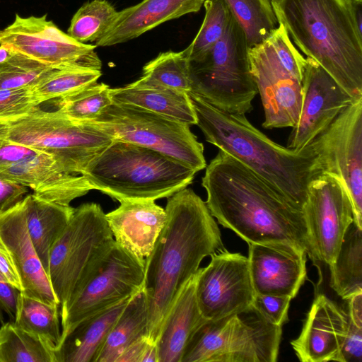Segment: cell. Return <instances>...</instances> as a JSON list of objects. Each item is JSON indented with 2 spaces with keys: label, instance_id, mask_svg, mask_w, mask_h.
Instances as JSON below:
<instances>
[{
  "label": "cell",
  "instance_id": "obj_22",
  "mask_svg": "<svg viewBox=\"0 0 362 362\" xmlns=\"http://www.w3.org/2000/svg\"><path fill=\"white\" fill-rule=\"evenodd\" d=\"M105 214L114 240L145 262L166 219L165 209L154 200H122Z\"/></svg>",
  "mask_w": 362,
  "mask_h": 362
},
{
  "label": "cell",
  "instance_id": "obj_50",
  "mask_svg": "<svg viewBox=\"0 0 362 362\" xmlns=\"http://www.w3.org/2000/svg\"><path fill=\"white\" fill-rule=\"evenodd\" d=\"M13 52L4 45H0V63L6 61L11 57Z\"/></svg>",
  "mask_w": 362,
  "mask_h": 362
},
{
  "label": "cell",
  "instance_id": "obj_17",
  "mask_svg": "<svg viewBox=\"0 0 362 362\" xmlns=\"http://www.w3.org/2000/svg\"><path fill=\"white\" fill-rule=\"evenodd\" d=\"M355 99L318 63L307 57L300 112L287 148L299 150L308 146Z\"/></svg>",
  "mask_w": 362,
  "mask_h": 362
},
{
  "label": "cell",
  "instance_id": "obj_26",
  "mask_svg": "<svg viewBox=\"0 0 362 362\" xmlns=\"http://www.w3.org/2000/svg\"><path fill=\"white\" fill-rule=\"evenodd\" d=\"M112 102L134 105L171 118L187 125L197 124L195 112L188 93L132 83L110 88Z\"/></svg>",
  "mask_w": 362,
  "mask_h": 362
},
{
  "label": "cell",
  "instance_id": "obj_32",
  "mask_svg": "<svg viewBox=\"0 0 362 362\" xmlns=\"http://www.w3.org/2000/svg\"><path fill=\"white\" fill-rule=\"evenodd\" d=\"M132 83L190 92L189 61L185 50L160 52L144 65L141 76Z\"/></svg>",
  "mask_w": 362,
  "mask_h": 362
},
{
  "label": "cell",
  "instance_id": "obj_4",
  "mask_svg": "<svg viewBox=\"0 0 362 362\" xmlns=\"http://www.w3.org/2000/svg\"><path fill=\"white\" fill-rule=\"evenodd\" d=\"M279 23L305 54L355 98L362 96V36L344 0H272Z\"/></svg>",
  "mask_w": 362,
  "mask_h": 362
},
{
  "label": "cell",
  "instance_id": "obj_38",
  "mask_svg": "<svg viewBox=\"0 0 362 362\" xmlns=\"http://www.w3.org/2000/svg\"><path fill=\"white\" fill-rule=\"evenodd\" d=\"M53 68L13 52L0 63V89L31 88Z\"/></svg>",
  "mask_w": 362,
  "mask_h": 362
},
{
  "label": "cell",
  "instance_id": "obj_30",
  "mask_svg": "<svg viewBox=\"0 0 362 362\" xmlns=\"http://www.w3.org/2000/svg\"><path fill=\"white\" fill-rule=\"evenodd\" d=\"M60 305L43 302L20 292L14 320L21 328L52 346L55 350L62 338Z\"/></svg>",
  "mask_w": 362,
  "mask_h": 362
},
{
  "label": "cell",
  "instance_id": "obj_23",
  "mask_svg": "<svg viewBox=\"0 0 362 362\" xmlns=\"http://www.w3.org/2000/svg\"><path fill=\"white\" fill-rule=\"evenodd\" d=\"M205 0H143L118 11L97 47H109L133 40L168 21L196 13Z\"/></svg>",
  "mask_w": 362,
  "mask_h": 362
},
{
  "label": "cell",
  "instance_id": "obj_5",
  "mask_svg": "<svg viewBox=\"0 0 362 362\" xmlns=\"http://www.w3.org/2000/svg\"><path fill=\"white\" fill-rule=\"evenodd\" d=\"M197 173L157 151L114 140L88 163L82 175L93 189L119 202L155 201L186 188Z\"/></svg>",
  "mask_w": 362,
  "mask_h": 362
},
{
  "label": "cell",
  "instance_id": "obj_1",
  "mask_svg": "<svg viewBox=\"0 0 362 362\" xmlns=\"http://www.w3.org/2000/svg\"><path fill=\"white\" fill-rule=\"evenodd\" d=\"M202 185L210 213L224 228L247 243L290 247L314 261L303 211L240 161L219 150Z\"/></svg>",
  "mask_w": 362,
  "mask_h": 362
},
{
  "label": "cell",
  "instance_id": "obj_27",
  "mask_svg": "<svg viewBox=\"0 0 362 362\" xmlns=\"http://www.w3.org/2000/svg\"><path fill=\"white\" fill-rule=\"evenodd\" d=\"M23 202L29 235L47 275L50 250L75 208L42 199L34 194L23 198Z\"/></svg>",
  "mask_w": 362,
  "mask_h": 362
},
{
  "label": "cell",
  "instance_id": "obj_29",
  "mask_svg": "<svg viewBox=\"0 0 362 362\" xmlns=\"http://www.w3.org/2000/svg\"><path fill=\"white\" fill-rule=\"evenodd\" d=\"M330 269L329 285L342 299L362 293V229L353 222L346 230Z\"/></svg>",
  "mask_w": 362,
  "mask_h": 362
},
{
  "label": "cell",
  "instance_id": "obj_3",
  "mask_svg": "<svg viewBox=\"0 0 362 362\" xmlns=\"http://www.w3.org/2000/svg\"><path fill=\"white\" fill-rule=\"evenodd\" d=\"M188 94L196 124L206 140L245 165L303 211L308 185L321 173L310 144L299 150L280 146L255 127L245 115L223 111L193 92Z\"/></svg>",
  "mask_w": 362,
  "mask_h": 362
},
{
  "label": "cell",
  "instance_id": "obj_16",
  "mask_svg": "<svg viewBox=\"0 0 362 362\" xmlns=\"http://www.w3.org/2000/svg\"><path fill=\"white\" fill-rule=\"evenodd\" d=\"M248 54L264 108L263 127H294L302 105V81L281 64L269 38L250 48Z\"/></svg>",
  "mask_w": 362,
  "mask_h": 362
},
{
  "label": "cell",
  "instance_id": "obj_47",
  "mask_svg": "<svg viewBox=\"0 0 362 362\" xmlns=\"http://www.w3.org/2000/svg\"><path fill=\"white\" fill-rule=\"evenodd\" d=\"M0 273L5 279L20 292L23 291L21 280L8 259L0 250Z\"/></svg>",
  "mask_w": 362,
  "mask_h": 362
},
{
  "label": "cell",
  "instance_id": "obj_6",
  "mask_svg": "<svg viewBox=\"0 0 362 362\" xmlns=\"http://www.w3.org/2000/svg\"><path fill=\"white\" fill-rule=\"evenodd\" d=\"M249 49L243 30L231 14L218 41L202 57L188 60L191 92L229 113L251 112L258 92Z\"/></svg>",
  "mask_w": 362,
  "mask_h": 362
},
{
  "label": "cell",
  "instance_id": "obj_44",
  "mask_svg": "<svg viewBox=\"0 0 362 362\" xmlns=\"http://www.w3.org/2000/svg\"><path fill=\"white\" fill-rule=\"evenodd\" d=\"M341 358L342 362L362 361V327L350 320L341 348Z\"/></svg>",
  "mask_w": 362,
  "mask_h": 362
},
{
  "label": "cell",
  "instance_id": "obj_13",
  "mask_svg": "<svg viewBox=\"0 0 362 362\" xmlns=\"http://www.w3.org/2000/svg\"><path fill=\"white\" fill-rule=\"evenodd\" d=\"M47 16L16 13L13 22L0 30V45L49 66L77 64L101 70L95 45L76 40Z\"/></svg>",
  "mask_w": 362,
  "mask_h": 362
},
{
  "label": "cell",
  "instance_id": "obj_8",
  "mask_svg": "<svg viewBox=\"0 0 362 362\" xmlns=\"http://www.w3.org/2000/svg\"><path fill=\"white\" fill-rule=\"evenodd\" d=\"M282 327L269 322L252 305L194 332L181 362H276Z\"/></svg>",
  "mask_w": 362,
  "mask_h": 362
},
{
  "label": "cell",
  "instance_id": "obj_34",
  "mask_svg": "<svg viewBox=\"0 0 362 362\" xmlns=\"http://www.w3.org/2000/svg\"><path fill=\"white\" fill-rule=\"evenodd\" d=\"M245 33L249 48L267 40L279 26L272 0H224Z\"/></svg>",
  "mask_w": 362,
  "mask_h": 362
},
{
  "label": "cell",
  "instance_id": "obj_15",
  "mask_svg": "<svg viewBox=\"0 0 362 362\" xmlns=\"http://www.w3.org/2000/svg\"><path fill=\"white\" fill-rule=\"evenodd\" d=\"M195 274V295L203 317L218 320L252 305L254 290L247 257L226 249L210 255Z\"/></svg>",
  "mask_w": 362,
  "mask_h": 362
},
{
  "label": "cell",
  "instance_id": "obj_45",
  "mask_svg": "<svg viewBox=\"0 0 362 362\" xmlns=\"http://www.w3.org/2000/svg\"><path fill=\"white\" fill-rule=\"evenodd\" d=\"M20 291L12 286L0 273V322L4 323V315L14 320Z\"/></svg>",
  "mask_w": 362,
  "mask_h": 362
},
{
  "label": "cell",
  "instance_id": "obj_42",
  "mask_svg": "<svg viewBox=\"0 0 362 362\" xmlns=\"http://www.w3.org/2000/svg\"><path fill=\"white\" fill-rule=\"evenodd\" d=\"M116 362H158L155 341L144 336L129 345Z\"/></svg>",
  "mask_w": 362,
  "mask_h": 362
},
{
  "label": "cell",
  "instance_id": "obj_18",
  "mask_svg": "<svg viewBox=\"0 0 362 362\" xmlns=\"http://www.w3.org/2000/svg\"><path fill=\"white\" fill-rule=\"evenodd\" d=\"M0 250L17 272L23 293L59 305L29 235L23 199L7 209H0Z\"/></svg>",
  "mask_w": 362,
  "mask_h": 362
},
{
  "label": "cell",
  "instance_id": "obj_40",
  "mask_svg": "<svg viewBox=\"0 0 362 362\" xmlns=\"http://www.w3.org/2000/svg\"><path fill=\"white\" fill-rule=\"evenodd\" d=\"M269 38L281 64L302 81L306 59L294 47L284 25L279 23V26Z\"/></svg>",
  "mask_w": 362,
  "mask_h": 362
},
{
  "label": "cell",
  "instance_id": "obj_28",
  "mask_svg": "<svg viewBox=\"0 0 362 362\" xmlns=\"http://www.w3.org/2000/svg\"><path fill=\"white\" fill-rule=\"evenodd\" d=\"M148 311L147 296L141 288L128 300L95 362H116L129 345L142 337H148Z\"/></svg>",
  "mask_w": 362,
  "mask_h": 362
},
{
  "label": "cell",
  "instance_id": "obj_2",
  "mask_svg": "<svg viewBox=\"0 0 362 362\" xmlns=\"http://www.w3.org/2000/svg\"><path fill=\"white\" fill-rule=\"evenodd\" d=\"M165 210V224L144 263L148 337L155 342L169 309L203 259L225 249L217 223L192 189L168 197Z\"/></svg>",
  "mask_w": 362,
  "mask_h": 362
},
{
  "label": "cell",
  "instance_id": "obj_25",
  "mask_svg": "<svg viewBox=\"0 0 362 362\" xmlns=\"http://www.w3.org/2000/svg\"><path fill=\"white\" fill-rule=\"evenodd\" d=\"M129 298L76 323L62 337L55 350L57 362H95L114 322Z\"/></svg>",
  "mask_w": 362,
  "mask_h": 362
},
{
  "label": "cell",
  "instance_id": "obj_19",
  "mask_svg": "<svg viewBox=\"0 0 362 362\" xmlns=\"http://www.w3.org/2000/svg\"><path fill=\"white\" fill-rule=\"evenodd\" d=\"M349 317L325 295L314 300L299 336L291 341L302 362H342L341 348L345 339Z\"/></svg>",
  "mask_w": 362,
  "mask_h": 362
},
{
  "label": "cell",
  "instance_id": "obj_33",
  "mask_svg": "<svg viewBox=\"0 0 362 362\" xmlns=\"http://www.w3.org/2000/svg\"><path fill=\"white\" fill-rule=\"evenodd\" d=\"M101 75V70L81 65L59 66L51 69L31 90L41 105L89 86L96 83Z\"/></svg>",
  "mask_w": 362,
  "mask_h": 362
},
{
  "label": "cell",
  "instance_id": "obj_48",
  "mask_svg": "<svg viewBox=\"0 0 362 362\" xmlns=\"http://www.w3.org/2000/svg\"><path fill=\"white\" fill-rule=\"evenodd\" d=\"M346 300V313L349 320L358 327H362V293L355 294Z\"/></svg>",
  "mask_w": 362,
  "mask_h": 362
},
{
  "label": "cell",
  "instance_id": "obj_46",
  "mask_svg": "<svg viewBox=\"0 0 362 362\" xmlns=\"http://www.w3.org/2000/svg\"><path fill=\"white\" fill-rule=\"evenodd\" d=\"M27 192V187L0 175V209L13 206Z\"/></svg>",
  "mask_w": 362,
  "mask_h": 362
},
{
  "label": "cell",
  "instance_id": "obj_20",
  "mask_svg": "<svg viewBox=\"0 0 362 362\" xmlns=\"http://www.w3.org/2000/svg\"><path fill=\"white\" fill-rule=\"evenodd\" d=\"M307 254L272 244L248 243V262L255 293L296 297L306 276Z\"/></svg>",
  "mask_w": 362,
  "mask_h": 362
},
{
  "label": "cell",
  "instance_id": "obj_14",
  "mask_svg": "<svg viewBox=\"0 0 362 362\" xmlns=\"http://www.w3.org/2000/svg\"><path fill=\"white\" fill-rule=\"evenodd\" d=\"M303 212L314 261L331 265L354 222L352 204L343 182L329 174L317 175L308 185Z\"/></svg>",
  "mask_w": 362,
  "mask_h": 362
},
{
  "label": "cell",
  "instance_id": "obj_37",
  "mask_svg": "<svg viewBox=\"0 0 362 362\" xmlns=\"http://www.w3.org/2000/svg\"><path fill=\"white\" fill-rule=\"evenodd\" d=\"M203 5V23L192 42L184 49L189 61L202 57L218 41L231 16L224 0H205Z\"/></svg>",
  "mask_w": 362,
  "mask_h": 362
},
{
  "label": "cell",
  "instance_id": "obj_11",
  "mask_svg": "<svg viewBox=\"0 0 362 362\" xmlns=\"http://www.w3.org/2000/svg\"><path fill=\"white\" fill-rule=\"evenodd\" d=\"M114 240L100 205L75 208L49 256L47 276L60 309L69 301L82 276Z\"/></svg>",
  "mask_w": 362,
  "mask_h": 362
},
{
  "label": "cell",
  "instance_id": "obj_12",
  "mask_svg": "<svg viewBox=\"0 0 362 362\" xmlns=\"http://www.w3.org/2000/svg\"><path fill=\"white\" fill-rule=\"evenodd\" d=\"M321 173L339 178L349 195L354 222L362 229V96L310 144Z\"/></svg>",
  "mask_w": 362,
  "mask_h": 362
},
{
  "label": "cell",
  "instance_id": "obj_10",
  "mask_svg": "<svg viewBox=\"0 0 362 362\" xmlns=\"http://www.w3.org/2000/svg\"><path fill=\"white\" fill-rule=\"evenodd\" d=\"M115 140L157 151L196 172L206 166L204 146L189 125L129 105L112 102L91 122Z\"/></svg>",
  "mask_w": 362,
  "mask_h": 362
},
{
  "label": "cell",
  "instance_id": "obj_24",
  "mask_svg": "<svg viewBox=\"0 0 362 362\" xmlns=\"http://www.w3.org/2000/svg\"><path fill=\"white\" fill-rule=\"evenodd\" d=\"M205 320L196 298L194 275L180 291L163 321L156 341L158 362H181L187 341Z\"/></svg>",
  "mask_w": 362,
  "mask_h": 362
},
{
  "label": "cell",
  "instance_id": "obj_49",
  "mask_svg": "<svg viewBox=\"0 0 362 362\" xmlns=\"http://www.w3.org/2000/svg\"><path fill=\"white\" fill-rule=\"evenodd\" d=\"M356 28L362 36V0H344Z\"/></svg>",
  "mask_w": 362,
  "mask_h": 362
},
{
  "label": "cell",
  "instance_id": "obj_39",
  "mask_svg": "<svg viewBox=\"0 0 362 362\" xmlns=\"http://www.w3.org/2000/svg\"><path fill=\"white\" fill-rule=\"evenodd\" d=\"M39 106L31 88L0 89V122L19 118Z\"/></svg>",
  "mask_w": 362,
  "mask_h": 362
},
{
  "label": "cell",
  "instance_id": "obj_7",
  "mask_svg": "<svg viewBox=\"0 0 362 362\" xmlns=\"http://www.w3.org/2000/svg\"><path fill=\"white\" fill-rule=\"evenodd\" d=\"M0 136L52 155L66 172L74 175H82L115 140L93 123L74 121L39 107L19 118L0 122Z\"/></svg>",
  "mask_w": 362,
  "mask_h": 362
},
{
  "label": "cell",
  "instance_id": "obj_21",
  "mask_svg": "<svg viewBox=\"0 0 362 362\" xmlns=\"http://www.w3.org/2000/svg\"><path fill=\"white\" fill-rule=\"evenodd\" d=\"M0 175L30 188L42 199L62 205H70L93 189L83 175L66 172L54 156L42 151L0 168Z\"/></svg>",
  "mask_w": 362,
  "mask_h": 362
},
{
  "label": "cell",
  "instance_id": "obj_36",
  "mask_svg": "<svg viewBox=\"0 0 362 362\" xmlns=\"http://www.w3.org/2000/svg\"><path fill=\"white\" fill-rule=\"evenodd\" d=\"M117 12L107 0L88 1L74 15L67 34L82 43L95 42L108 29Z\"/></svg>",
  "mask_w": 362,
  "mask_h": 362
},
{
  "label": "cell",
  "instance_id": "obj_31",
  "mask_svg": "<svg viewBox=\"0 0 362 362\" xmlns=\"http://www.w3.org/2000/svg\"><path fill=\"white\" fill-rule=\"evenodd\" d=\"M0 362H57L55 349L13 321L0 327Z\"/></svg>",
  "mask_w": 362,
  "mask_h": 362
},
{
  "label": "cell",
  "instance_id": "obj_41",
  "mask_svg": "<svg viewBox=\"0 0 362 362\" xmlns=\"http://www.w3.org/2000/svg\"><path fill=\"white\" fill-rule=\"evenodd\" d=\"M291 300L288 296L256 293L252 305L269 322L282 327L288 320Z\"/></svg>",
  "mask_w": 362,
  "mask_h": 362
},
{
  "label": "cell",
  "instance_id": "obj_43",
  "mask_svg": "<svg viewBox=\"0 0 362 362\" xmlns=\"http://www.w3.org/2000/svg\"><path fill=\"white\" fill-rule=\"evenodd\" d=\"M40 152L0 136V168L21 162Z\"/></svg>",
  "mask_w": 362,
  "mask_h": 362
},
{
  "label": "cell",
  "instance_id": "obj_9",
  "mask_svg": "<svg viewBox=\"0 0 362 362\" xmlns=\"http://www.w3.org/2000/svg\"><path fill=\"white\" fill-rule=\"evenodd\" d=\"M144 263L113 240L60 309L62 337L81 320L131 298L143 288Z\"/></svg>",
  "mask_w": 362,
  "mask_h": 362
},
{
  "label": "cell",
  "instance_id": "obj_35",
  "mask_svg": "<svg viewBox=\"0 0 362 362\" xmlns=\"http://www.w3.org/2000/svg\"><path fill=\"white\" fill-rule=\"evenodd\" d=\"M112 103L108 85L97 82L71 95L54 100L56 111L77 122H91Z\"/></svg>",
  "mask_w": 362,
  "mask_h": 362
}]
</instances>
